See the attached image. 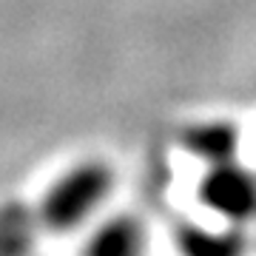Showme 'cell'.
<instances>
[{
	"mask_svg": "<svg viewBox=\"0 0 256 256\" xmlns=\"http://www.w3.org/2000/svg\"><path fill=\"white\" fill-rule=\"evenodd\" d=\"M205 196L216 214L245 216L256 208V182L239 168L220 171L205 182Z\"/></svg>",
	"mask_w": 256,
	"mask_h": 256,
	"instance_id": "6da1fadb",
	"label": "cell"
}]
</instances>
